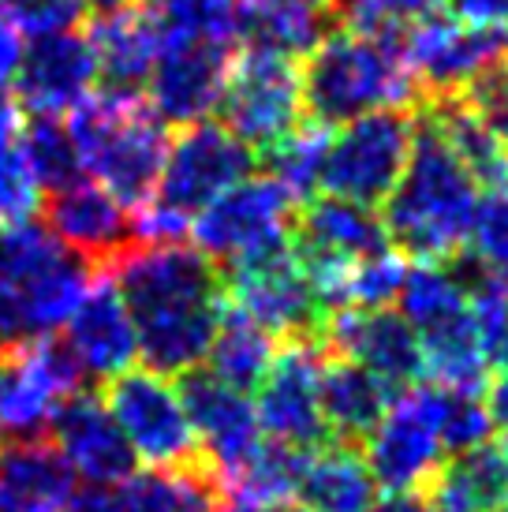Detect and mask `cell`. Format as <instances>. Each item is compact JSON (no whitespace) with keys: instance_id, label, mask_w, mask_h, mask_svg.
Instances as JSON below:
<instances>
[{"instance_id":"obj_1","label":"cell","mask_w":508,"mask_h":512,"mask_svg":"<svg viewBox=\"0 0 508 512\" xmlns=\"http://www.w3.org/2000/svg\"><path fill=\"white\" fill-rule=\"evenodd\" d=\"M146 370L184 378L206 363L225 318V273L191 243H139L113 270Z\"/></svg>"},{"instance_id":"obj_2","label":"cell","mask_w":508,"mask_h":512,"mask_svg":"<svg viewBox=\"0 0 508 512\" xmlns=\"http://www.w3.org/2000/svg\"><path fill=\"white\" fill-rule=\"evenodd\" d=\"M381 210V225L396 251L419 262H452L464 255L479 210V184L423 109H415V143L404 176Z\"/></svg>"},{"instance_id":"obj_3","label":"cell","mask_w":508,"mask_h":512,"mask_svg":"<svg viewBox=\"0 0 508 512\" xmlns=\"http://www.w3.org/2000/svg\"><path fill=\"white\" fill-rule=\"evenodd\" d=\"M303 109L311 124L344 128L381 109H419L423 90L400 53V34L367 38L329 30L299 64Z\"/></svg>"},{"instance_id":"obj_4","label":"cell","mask_w":508,"mask_h":512,"mask_svg":"<svg viewBox=\"0 0 508 512\" xmlns=\"http://www.w3.org/2000/svg\"><path fill=\"white\" fill-rule=\"evenodd\" d=\"M68 116V131L90 180H98L127 210L154 195L169 157V124L150 109V101L142 94L101 90Z\"/></svg>"},{"instance_id":"obj_5","label":"cell","mask_w":508,"mask_h":512,"mask_svg":"<svg viewBox=\"0 0 508 512\" xmlns=\"http://www.w3.org/2000/svg\"><path fill=\"white\" fill-rule=\"evenodd\" d=\"M98 270L34 221L0 232V348L68 326Z\"/></svg>"},{"instance_id":"obj_6","label":"cell","mask_w":508,"mask_h":512,"mask_svg":"<svg viewBox=\"0 0 508 512\" xmlns=\"http://www.w3.org/2000/svg\"><path fill=\"white\" fill-rule=\"evenodd\" d=\"M221 128H228L254 154H266L307 120L299 60L243 45L232 57L221 94Z\"/></svg>"},{"instance_id":"obj_7","label":"cell","mask_w":508,"mask_h":512,"mask_svg":"<svg viewBox=\"0 0 508 512\" xmlns=\"http://www.w3.org/2000/svg\"><path fill=\"white\" fill-rule=\"evenodd\" d=\"M101 400L116 419V427L124 430L135 460H146L157 471H184L210 464L198 445L195 427H191L184 397L165 374L131 367L105 382Z\"/></svg>"},{"instance_id":"obj_8","label":"cell","mask_w":508,"mask_h":512,"mask_svg":"<svg viewBox=\"0 0 508 512\" xmlns=\"http://www.w3.org/2000/svg\"><path fill=\"white\" fill-rule=\"evenodd\" d=\"M415 143V109H381L329 135L318 187L355 206H385Z\"/></svg>"},{"instance_id":"obj_9","label":"cell","mask_w":508,"mask_h":512,"mask_svg":"<svg viewBox=\"0 0 508 512\" xmlns=\"http://www.w3.org/2000/svg\"><path fill=\"white\" fill-rule=\"evenodd\" d=\"M83 378L75 352L57 333L0 348V438H49L60 404L83 393Z\"/></svg>"},{"instance_id":"obj_10","label":"cell","mask_w":508,"mask_h":512,"mask_svg":"<svg viewBox=\"0 0 508 512\" xmlns=\"http://www.w3.org/2000/svg\"><path fill=\"white\" fill-rule=\"evenodd\" d=\"M225 303L273 341H322L329 311L314 296L292 243L225 266Z\"/></svg>"},{"instance_id":"obj_11","label":"cell","mask_w":508,"mask_h":512,"mask_svg":"<svg viewBox=\"0 0 508 512\" xmlns=\"http://www.w3.org/2000/svg\"><path fill=\"white\" fill-rule=\"evenodd\" d=\"M299 202L273 176H247L191 221V247L221 270L292 243Z\"/></svg>"},{"instance_id":"obj_12","label":"cell","mask_w":508,"mask_h":512,"mask_svg":"<svg viewBox=\"0 0 508 512\" xmlns=\"http://www.w3.org/2000/svg\"><path fill=\"white\" fill-rule=\"evenodd\" d=\"M367 464L374 483L389 494H419L445 464L438 427V385L434 389H400L378 427L367 438Z\"/></svg>"},{"instance_id":"obj_13","label":"cell","mask_w":508,"mask_h":512,"mask_svg":"<svg viewBox=\"0 0 508 512\" xmlns=\"http://www.w3.org/2000/svg\"><path fill=\"white\" fill-rule=\"evenodd\" d=\"M254 169V150L243 146L236 135L213 120L191 124L184 135L169 143V157L157 180V191L150 195L165 210L184 214L195 221L206 206L221 199L225 191L243 184Z\"/></svg>"},{"instance_id":"obj_14","label":"cell","mask_w":508,"mask_h":512,"mask_svg":"<svg viewBox=\"0 0 508 512\" xmlns=\"http://www.w3.org/2000/svg\"><path fill=\"white\" fill-rule=\"evenodd\" d=\"M400 53L423 90V101L452 98L464 94L482 72L508 60V30H475L430 12L400 30Z\"/></svg>"},{"instance_id":"obj_15","label":"cell","mask_w":508,"mask_h":512,"mask_svg":"<svg viewBox=\"0 0 508 512\" xmlns=\"http://www.w3.org/2000/svg\"><path fill=\"white\" fill-rule=\"evenodd\" d=\"M322 341H281L273 352L266 378L258 382L254 415L262 438L292 445V449H318L329 441L322 415Z\"/></svg>"},{"instance_id":"obj_16","label":"cell","mask_w":508,"mask_h":512,"mask_svg":"<svg viewBox=\"0 0 508 512\" xmlns=\"http://www.w3.org/2000/svg\"><path fill=\"white\" fill-rule=\"evenodd\" d=\"M45 221H49V232L68 251H75L98 273H113L139 247L131 210L90 176L60 187V191H49Z\"/></svg>"},{"instance_id":"obj_17","label":"cell","mask_w":508,"mask_h":512,"mask_svg":"<svg viewBox=\"0 0 508 512\" xmlns=\"http://www.w3.org/2000/svg\"><path fill=\"white\" fill-rule=\"evenodd\" d=\"M322 344L329 352L370 370L381 385H389L396 393L411 389L426 374L415 329L408 326L404 314L389 311V307H374V311L344 307V311L329 314Z\"/></svg>"},{"instance_id":"obj_18","label":"cell","mask_w":508,"mask_h":512,"mask_svg":"<svg viewBox=\"0 0 508 512\" xmlns=\"http://www.w3.org/2000/svg\"><path fill=\"white\" fill-rule=\"evenodd\" d=\"M236 49L202 42H165L146 79V101L165 124L191 128L217 113Z\"/></svg>"},{"instance_id":"obj_19","label":"cell","mask_w":508,"mask_h":512,"mask_svg":"<svg viewBox=\"0 0 508 512\" xmlns=\"http://www.w3.org/2000/svg\"><path fill=\"white\" fill-rule=\"evenodd\" d=\"M180 397H184L198 445L210 460V468L217 471V479L232 475L266 441L258 427V415H254L251 393L225 385L206 367L187 370L180 378Z\"/></svg>"},{"instance_id":"obj_20","label":"cell","mask_w":508,"mask_h":512,"mask_svg":"<svg viewBox=\"0 0 508 512\" xmlns=\"http://www.w3.org/2000/svg\"><path fill=\"white\" fill-rule=\"evenodd\" d=\"M98 83L94 45L79 30L38 38L15 75V105L30 116H68Z\"/></svg>"},{"instance_id":"obj_21","label":"cell","mask_w":508,"mask_h":512,"mask_svg":"<svg viewBox=\"0 0 508 512\" xmlns=\"http://www.w3.org/2000/svg\"><path fill=\"white\" fill-rule=\"evenodd\" d=\"M49 441L68 460V468L90 486H116L135 475V453L124 430L116 427L105 400L86 389L60 404Z\"/></svg>"},{"instance_id":"obj_22","label":"cell","mask_w":508,"mask_h":512,"mask_svg":"<svg viewBox=\"0 0 508 512\" xmlns=\"http://www.w3.org/2000/svg\"><path fill=\"white\" fill-rule=\"evenodd\" d=\"M64 341L75 352L83 374H94L101 382L135 367L139 337H135V322L127 314V303L116 288L113 273H98L94 285L86 288V296L79 299L75 314L68 318Z\"/></svg>"},{"instance_id":"obj_23","label":"cell","mask_w":508,"mask_h":512,"mask_svg":"<svg viewBox=\"0 0 508 512\" xmlns=\"http://www.w3.org/2000/svg\"><path fill=\"white\" fill-rule=\"evenodd\" d=\"M71 512H228L210 464L184 471L131 475L116 486H90L75 494Z\"/></svg>"},{"instance_id":"obj_24","label":"cell","mask_w":508,"mask_h":512,"mask_svg":"<svg viewBox=\"0 0 508 512\" xmlns=\"http://www.w3.org/2000/svg\"><path fill=\"white\" fill-rule=\"evenodd\" d=\"M75 494V471L49 438L0 449V512H68Z\"/></svg>"},{"instance_id":"obj_25","label":"cell","mask_w":508,"mask_h":512,"mask_svg":"<svg viewBox=\"0 0 508 512\" xmlns=\"http://www.w3.org/2000/svg\"><path fill=\"white\" fill-rule=\"evenodd\" d=\"M90 45L98 57V79L105 90L139 94L161 53V30L146 4H127L120 12L98 15L90 27Z\"/></svg>"},{"instance_id":"obj_26","label":"cell","mask_w":508,"mask_h":512,"mask_svg":"<svg viewBox=\"0 0 508 512\" xmlns=\"http://www.w3.org/2000/svg\"><path fill=\"white\" fill-rule=\"evenodd\" d=\"M389 385H381L370 370H363L352 359L337 356L325 348L322 363V415L325 427L344 445H359L370 438L378 419L389 408Z\"/></svg>"},{"instance_id":"obj_27","label":"cell","mask_w":508,"mask_h":512,"mask_svg":"<svg viewBox=\"0 0 508 512\" xmlns=\"http://www.w3.org/2000/svg\"><path fill=\"white\" fill-rule=\"evenodd\" d=\"M333 27V0H240V42L284 57H307Z\"/></svg>"},{"instance_id":"obj_28","label":"cell","mask_w":508,"mask_h":512,"mask_svg":"<svg viewBox=\"0 0 508 512\" xmlns=\"http://www.w3.org/2000/svg\"><path fill=\"white\" fill-rule=\"evenodd\" d=\"M292 243L299 251H318V255L367 258L389 247V232L374 210L325 195L299 206Z\"/></svg>"},{"instance_id":"obj_29","label":"cell","mask_w":508,"mask_h":512,"mask_svg":"<svg viewBox=\"0 0 508 512\" xmlns=\"http://www.w3.org/2000/svg\"><path fill=\"white\" fill-rule=\"evenodd\" d=\"M374 475L359 445H318L307 453L296 498L311 512H367L374 505Z\"/></svg>"},{"instance_id":"obj_30","label":"cell","mask_w":508,"mask_h":512,"mask_svg":"<svg viewBox=\"0 0 508 512\" xmlns=\"http://www.w3.org/2000/svg\"><path fill=\"white\" fill-rule=\"evenodd\" d=\"M430 512H497L508 501V468L501 445H479L441 464L423 490Z\"/></svg>"},{"instance_id":"obj_31","label":"cell","mask_w":508,"mask_h":512,"mask_svg":"<svg viewBox=\"0 0 508 512\" xmlns=\"http://www.w3.org/2000/svg\"><path fill=\"white\" fill-rule=\"evenodd\" d=\"M430 124L441 131V139L452 146V154L464 161V169L471 172V180L479 187H508V150L497 143L486 131L479 116L467 109L464 98H430L419 105Z\"/></svg>"},{"instance_id":"obj_32","label":"cell","mask_w":508,"mask_h":512,"mask_svg":"<svg viewBox=\"0 0 508 512\" xmlns=\"http://www.w3.org/2000/svg\"><path fill=\"white\" fill-rule=\"evenodd\" d=\"M273 352H277V341L269 337L266 329L254 326L251 318H243L240 311H232L225 303V318H221L217 337H213L210 352H206V370L225 385H232V389L251 393L266 378Z\"/></svg>"},{"instance_id":"obj_33","label":"cell","mask_w":508,"mask_h":512,"mask_svg":"<svg viewBox=\"0 0 508 512\" xmlns=\"http://www.w3.org/2000/svg\"><path fill=\"white\" fill-rule=\"evenodd\" d=\"M165 42L240 45V0H150L146 4Z\"/></svg>"},{"instance_id":"obj_34","label":"cell","mask_w":508,"mask_h":512,"mask_svg":"<svg viewBox=\"0 0 508 512\" xmlns=\"http://www.w3.org/2000/svg\"><path fill=\"white\" fill-rule=\"evenodd\" d=\"M45 187L23 146V116L0 124V232L30 225L42 210Z\"/></svg>"},{"instance_id":"obj_35","label":"cell","mask_w":508,"mask_h":512,"mask_svg":"<svg viewBox=\"0 0 508 512\" xmlns=\"http://www.w3.org/2000/svg\"><path fill=\"white\" fill-rule=\"evenodd\" d=\"M329 135H333V131L322 128V124H299L288 139H281L273 150H266L269 176H273L299 206L311 199L314 187H318L325 150H329Z\"/></svg>"},{"instance_id":"obj_36","label":"cell","mask_w":508,"mask_h":512,"mask_svg":"<svg viewBox=\"0 0 508 512\" xmlns=\"http://www.w3.org/2000/svg\"><path fill=\"white\" fill-rule=\"evenodd\" d=\"M23 146L38 180L45 191H60V187L83 180V161L75 150L68 124H60V116H30L23 120Z\"/></svg>"},{"instance_id":"obj_37","label":"cell","mask_w":508,"mask_h":512,"mask_svg":"<svg viewBox=\"0 0 508 512\" xmlns=\"http://www.w3.org/2000/svg\"><path fill=\"white\" fill-rule=\"evenodd\" d=\"M430 12H438V0H333L337 27L367 38L400 34Z\"/></svg>"},{"instance_id":"obj_38","label":"cell","mask_w":508,"mask_h":512,"mask_svg":"<svg viewBox=\"0 0 508 512\" xmlns=\"http://www.w3.org/2000/svg\"><path fill=\"white\" fill-rule=\"evenodd\" d=\"M438 427H441V445L445 453H467L490 445L494 434V419L482 393H460V389H441L438 385Z\"/></svg>"},{"instance_id":"obj_39","label":"cell","mask_w":508,"mask_h":512,"mask_svg":"<svg viewBox=\"0 0 508 512\" xmlns=\"http://www.w3.org/2000/svg\"><path fill=\"white\" fill-rule=\"evenodd\" d=\"M404 277H408V258H404V251H396L393 243H389L385 251H374V255L355 262L344 307H367V311L389 307L400 296Z\"/></svg>"},{"instance_id":"obj_40","label":"cell","mask_w":508,"mask_h":512,"mask_svg":"<svg viewBox=\"0 0 508 512\" xmlns=\"http://www.w3.org/2000/svg\"><path fill=\"white\" fill-rule=\"evenodd\" d=\"M467 247L482 273L508 277V187H497L486 199H479V210L467 232Z\"/></svg>"},{"instance_id":"obj_41","label":"cell","mask_w":508,"mask_h":512,"mask_svg":"<svg viewBox=\"0 0 508 512\" xmlns=\"http://www.w3.org/2000/svg\"><path fill=\"white\" fill-rule=\"evenodd\" d=\"M4 12L12 15L23 38L38 42V38H53L79 27L83 4L79 0H4Z\"/></svg>"},{"instance_id":"obj_42","label":"cell","mask_w":508,"mask_h":512,"mask_svg":"<svg viewBox=\"0 0 508 512\" xmlns=\"http://www.w3.org/2000/svg\"><path fill=\"white\" fill-rule=\"evenodd\" d=\"M456 98L467 101V109L479 116L486 131L508 150V60L494 64L490 72H482L475 83Z\"/></svg>"},{"instance_id":"obj_43","label":"cell","mask_w":508,"mask_h":512,"mask_svg":"<svg viewBox=\"0 0 508 512\" xmlns=\"http://www.w3.org/2000/svg\"><path fill=\"white\" fill-rule=\"evenodd\" d=\"M445 15L475 30H508V0H438Z\"/></svg>"},{"instance_id":"obj_44","label":"cell","mask_w":508,"mask_h":512,"mask_svg":"<svg viewBox=\"0 0 508 512\" xmlns=\"http://www.w3.org/2000/svg\"><path fill=\"white\" fill-rule=\"evenodd\" d=\"M27 57L23 49V34L12 23V15L0 12V86H8L19 75V64Z\"/></svg>"},{"instance_id":"obj_45","label":"cell","mask_w":508,"mask_h":512,"mask_svg":"<svg viewBox=\"0 0 508 512\" xmlns=\"http://www.w3.org/2000/svg\"><path fill=\"white\" fill-rule=\"evenodd\" d=\"M367 512H430V505H426L423 494H385Z\"/></svg>"},{"instance_id":"obj_46","label":"cell","mask_w":508,"mask_h":512,"mask_svg":"<svg viewBox=\"0 0 508 512\" xmlns=\"http://www.w3.org/2000/svg\"><path fill=\"white\" fill-rule=\"evenodd\" d=\"M486 408H490L494 427L508 430V374H501V378L490 385V393H486Z\"/></svg>"},{"instance_id":"obj_47","label":"cell","mask_w":508,"mask_h":512,"mask_svg":"<svg viewBox=\"0 0 508 512\" xmlns=\"http://www.w3.org/2000/svg\"><path fill=\"white\" fill-rule=\"evenodd\" d=\"M83 4V12H90L94 19L98 15H109V12H120V8H127L131 0H79Z\"/></svg>"},{"instance_id":"obj_48","label":"cell","mask_w":508,"mask_h":512,"mask_svg":"<svg viewBox=\"0 0 508 512\" xmlns=\"http://www.w3.org/2000/svg\"><path fill=\"white\" fill-rule=\"evenodd\" d=\"M258 512H311L303 501L296 498H288V501H277V505H266V509H258Z\"/></svg>"},{"instance_id":"obj_49","label":"cell","mask_w":508,"mask_h":512,"mask_svg":"<svg viewBox=\"0 0 508 512\" xmlns=\"http://www.w3.org/2000/svg\"><path fill=\"white\" fill-rule=\"evenodd\" d=\"M501 456H505V468H508V441L501 445Z\"/></svg>"},{"instance_id":"obj_50","label":"cell","mask_w":508,"mask_h":512,"mask_svg":"<svg viewBox=\"0 0 508 512\" xmlns=\"http://www.w3.org/2000/svg\"><path fill=\"white\" fill-rule=\"evenodd\" d=\"M497 512H508V501H505V505H501V509H497Z\"/></svg>"},{"instance_id":"obj_51","label":"cell","mask_w":508,"mask_h":512,"mask_svg":"<svg viewBox=\"0 0 508 512\" xmlns=\"http://www.w3.org/2000/svg\"><path fill=\"white\" fill-rule=\"evenodd\" d=\"M0 4H4V0H0Z\"/></svg>"},{"instance_id":"obj_52","label":"cell","mask_w":508,"mask_h":512,"mask_svg":"<svg viewBox=\"0 0 508 512\" xmlns=\"http://www.w3.org/2000/svg\"><path fill=\"white\" fill-rule=\"evenodd\" d=\"M68 512H71V509H68Z\"/></svg>"}]
</instances>
